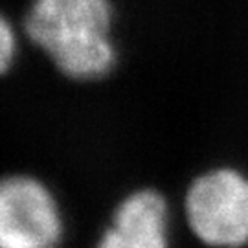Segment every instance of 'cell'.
Instances as JSON below:
<instances>
[{"mask_svg": "<svg viewBox=\"0 0 248 248\" xmlns=\"http://www.w3.org/2000/svg\"><path fill=\"white\" fill-rule=\"evenodd\" d=\"M112 0H31L24 15L28 41L70 81L105 79L118 62Z\"/></svg>", "mask_w": 248, "mask_h": 248, "instance_id": "cell-1", "label": "cell"}, {"mask_svg": "<svg viewBox=\"0 0 248 248\" xmlns=\"http://www.w3.org/2000/svg\"><path fill=\"white\" fill-rule=\"evenodd\" d=\"M184 221L206 248H248V177L233 168L199 175L184 195Z\"/></svg>", "mask_w": 248, "mask_h": 248, "instance_id": "cell-2", "label": "cell"}, {"mask_svg": "<svg viewBox=\"0 0 248 248\" xmlns=\"http://www.w3.org/2000/svg\"><path fill=\"white\" fill-rule=\"evenodd\" d=\"M68 215L52 187L28 173L0 177V248H64Z\"/></svg>", "mask_w": 248, "mask_h": 248, "instance_id": "cell-3", "label": "cell"}, {"mask_svg": "<svg viewBox=\"0 0 248 248\" xmlns=\"http://www.w3.org/2000/svg\"><path fill=\"white\" fill-rule=\"evenodd\" d=\"M92 248H173V215L166 195L153 187L129 191L108 212Z\"/></svg>", "mask_w": 248, "mask_h": 248, "instance_id": "cell-4", "label": "cell"}, {"mask_svg": "<svg viewBox=\"0 0 248 248\" xmlns=\"http://www.w3.org/2000/svg\"><path fill=\"white\" fill-rule=\"evenodd\" d=\"M18 39L17 31L2 11H0V76L8 74L17 59Z\"/></svg>", "mask_w": 248, "mask_h": 248, "instance_id": "cell-5", "label": "cell"}]
</instances>
